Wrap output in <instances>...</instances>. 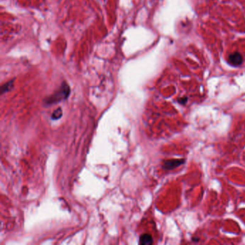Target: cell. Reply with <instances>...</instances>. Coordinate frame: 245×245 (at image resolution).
<instances>
[{
	"label": "cell",
	"mask_w": 245,
	"mask_h": 245,
	"mask_svg": "<svg viewBox=\"0 0 245 245\" xmlns=\"http://www.w3.org/2000/svg\"><path fill=\"white\" fill-rule=\"evenodd\" d=\"M70 86L68 85L66 82L62 83L61 86L58 91H56L53 95L49 97L48 99H46V104H54L62 100L66 99L70 95Z\"/></svg>",
	"instance_id": "1"
},
{
	"label": "cell",
	"mask_w": 245,
	"mask_h": 245,
	"mask_svg": "<svg viewBox=\"0 0 245 245\" xmlns=\"http://www.w3.org/2000/svg\"><path fill=\"white\" fill-rule=\"evenodd\" d=\"M185 162L184 159H172V160H168L164 161L163 163V168L165 170H172L175 168L179 167L180 165H183Z\"/></svg>",
	"instance_id": "2"
},
{
	"label": "cell",
	"mask_w": 245,
	"mask_h": 245,
	"mask_svg": "<svg viewBox=\"0 0 245 245\" xmlns=\"http://www.w3.org/2000/svg\"><path fill=\"white\" fill-rule=\"evenodd\" d=\"M229 60L231 63V64H232L233 66H238L242 63L243 58L242 55L240 53L236 52L229 56Z\"/></svg>",
	"instance_id": "3"
},
{
	"label": "cell",
	"mask_w": 245,
	"mask_h": 245,
	"mask_svg": "<svg viewBox=\"0 0 245 245\" xmlns=\"http://www.w3.org/2000/svg\"><path fill=\"white\" fill-rule=\"evenodd\" d=\"M153 243L152 236L150 234H142L140 238V244L143 245H150Z\"/></svg>",
	"instance_id": "4"
},
{
	"label": "cell",
	"mask_w": 245,
	"mask_h": 245,
	"mask_svg": "<svg viewBox=\"0 0 245 245\" xmlns=\"http://www.w3.org/2000/svg\"><path fill=\"white\" fill-rule=\"evenodd\" d=\"M13 85H14V80H12V81H10L7 82V83H6L4 84V85L2 86V88H1L2 94H3L6 93V92L10 91V90L12 89Z\"/></svg>",
	"instance_id": "5"
},
{
	"label": "cell",
	"mask_w": 245,
	"mask_h": 245,
	"mask_svg": "<svg viewBox=\"0 0 245 245\" xmlns=\"http://www.w3.org/2000/svg\"><path fill=\"white\" fill-rule=\"evenodd\" d=\"M62 115H63V111H62L61 108H58V109H56V110L53 112V114L52 119H58L62 117Z\"/></svg>",
	"instance_id": "6"
},
{
	"label": "cell",
	"mask_w": 245,
	"mask_h": 245,
	"mask_svg": "<svg viewBox=\"0 0 245 245\" xmlns=\"http://www.w3.org/2000/svg\"><path fill=\"white\" fill-rule=\"evenodd\" d=\"M188 101V99L186 97H183V98H181V99H178V102L180 104H185Z\"/></svg>",
	"instance_id": "7"
},
{
	"label": "cell",
	"mask_w": 245,
	"mask_h": 245,
	"mask_svg": "<svg viewBox=\"0 0 245 245\" xmlns=\"http://www.w3.org/2000/svg\"><path fill=\"white\" fill-rule=\"evenodd\" d=\"M192 240H193V242H199V239L197 238V237H193V238L192 239Z\"/></svg>",
	"instance_id": "8"
}]
</instances>
